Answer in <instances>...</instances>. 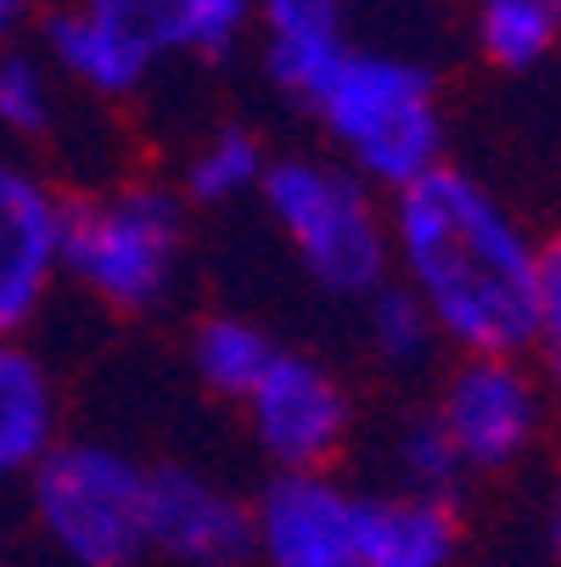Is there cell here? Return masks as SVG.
<instances>
[{
	"label": "cell",
	"instance_id": "obj_13",
	"mask_svg": "<svg viewBox=\"0 0 561 567\" xmlns=\"http://www.w3.org/2000/svg\"><path fill=\"white\" fill-rule=\"evenodd\" d=\"M62 444V388L29 338L0 343V495L23 489Z\"/></svg>",
	"mask_w": 561,
	"mask_h": 567
},
{
	"label": "cell",
	"instance_id": "obj_12",
	"mask_svg": "<svg viewBox=\"0 0 561 567\" xmlns=\"http://www.w3.org/2000/svg\"><path fill=\"white\" fill-rule=\"evenodd\" d=\"M79 7L124 29L157 68L219 62L253 29V0H79Z\"/></svg>",
	"mask_w": 561,
	"mask_h": 567
},
{
	"label": "cell",
	"instance_id": "obj_11",
	"mask_svg": "<svg viewBox=\"0 0 561 567\" xmlns=\"http://www.w3.org/2000/svg\"><path fill=\"white\" fill-rule=\"evenodd\" d=\"M34 45L56 68L62 85L91 102H135L157 79V62L124 29L85 12L79 0H51L34 18Z\"/></svg>",
	"mask_w": 561,
	"mask_h": 567
},
{
	"label": "cell",
	"instance_id": "obj_15",
	"mask_svg": "<svg viewBox=\"0 0 561 567\" xmlns=\"http://www.w3.org/2000/svg\"><path fill=\"white\" fill-rule=\"evenodd\" d=\"M270 146L259 130L248 124H214L180 164V197L186 208H225V203H242L259 197L264 169H270Z\"/></svg>",
	"mask_w": 561,
	"mask_h": 567
},
{
	"label": "cell",
	"instance_id": "obj_14",
	"mask_svg": "<svg viewBox=\"0 0 561 567\" xmlns=\"http://www.w3.org/2000/svg\"><path fill=\"white\" fill-rule=\"evenodd\" d=\"M466 545L460 506L438 495L387 489L371 495L365 517V567H455Z\"/></svg>",
	"mask_w": 561,
	"mask_h": 567
},
{
	"label": "cell",
	"instance_id": "obj_5",
	"mask_svg": "<svg viewBox=\"0 0 561 567\" xmlns=\"http://www.w3.org/2000/svg\"><path fill=\"white\" fill-rule=\"evenodd\" d=\"M152 461L113 439H62L23 483V512L56 567H141Z\"/></svg>",
	"mask_w": 561,
	"mask_h": 567
},
{
	"label": "cell",
	"instance_id": "obj_23",
	"mask_svg": "<svg viewBox=\"0 0 561 567\" xmlns=\"http://www.w3.org/2000/svg\"><path fill=\"white\" fill-rule=\"evenodd\" d=\"M34 18H40V0H0V51L18 45Z\"/></svg>",
	"mask_w": 561,
	"mask_h": 567
},
{
	"label": "cell",
	"instance_id": "obj_1",
	"mask_svg": "<svg viewBox=\"0 0 561 567\" xmlns=\"http://www.w3.org/2000/svg\"><path fill=\"white\" fill-rule=\"evenodd\" d=\"M393 281L433 315L460 360H522L539 343V236L517 208L460 164L387 197Z\"/></svg>",
	"mask_w": 561,
	"mask_h": 567
},
{
	"label": "cell",
	"instance_id": "obj_24",
	"mask_svg": "<svg viewBox=\"0 0 561 567\" xmlns=\"http://www.w3.org/2000/svg\"><path fill=\"white\" fill-rule=\"evenodd\" d=\"M544 550H550V567H561V483L544 501Z\"/></svg>",
	"mask_w": 561,
	"mask_h": 567
},
{
	"label": "cell",
	"instance_id": "obj_16",
	"mask_svg": "<svg viewBox=\"0 0 561 567\" xmlns=\"http://www.w3.org/2000/svg\"><path fill=\"white\" fill-rule=\"evenodd\" d=\"M276 354H281V343L259 327L253 315L219 309V315H202L197 332H191V371H197V382L214 399H236V404H242L259 388V377L270 371Z\"/></svg>",
	"mask_w": 561,
	"mask_h": 567
},
{
	"label": "cell",
	"instance_id": "obj_22",
	"mask_svg": "<svg viewBox=\"0 0 561 567\" xmlns=\"http://www.w3.org/2000/svg\"><path fill=\"white\" fill-rule=\"evenodd\" d=\"M360 0H253V23L264 40H320L349 34V12Z\"/></svg>",
	"mask_w": 561,
	"mask_h": 567
},
{
	"label": "cell",
	"instance_id": "obj_17",
	"mask_svg": "<svg viewBox=\"0 0 561 567\" xmlns=\"http://www.w3.org/2000/svg\"><path fill=\"white\" fill-rule=\"evenodd\" d=\"M477 56L500 73H533L561 45V0H471Z\"/></svg>",
	"mask_w": 561,
	"mask_h": 567
},
{
	"label": "cell",
	"instance_id": "obj_3",
	"mask_svg": "<svg viewBox=\"0 0 561 567\" xmlns=\"http://www.w3.org/2000/svg\"><path fill=\"white\" fill-rule=\"evenodd\" d=\"M259 203L314 292L365 303L393 281L387 197L332 152H276Z\"/></svg>",
	"mask_w": 561,
	"mask_h": 567
},
{
	"label": "cell",
	"instance_id": "obj_21",
	"mask_svg": "<svg viewBox=\"0 0 561 567\" xmlns=\"http://www.w3.org/2000/svg\"><path fill=\"white\" fill-rule=\"evenodd\" d=\"M539 382L550 404H561V230L539 241Z\"/></svg>",
	"mask_w": 561,
	"mask_h": 567
},
{
	"label": "cell",
	"instance_id": "obj_8",
	"mask_svg": "<svg viewBox=\"0 0 561 567\" xmlns=\"http://www.w3.org/2000/svg\"><path fill=\"white\" fill-rule=\"evenodd\" d=\"M371 495L337 472H270L253 495L259 567H365Z\"/></svg>",
	"mask_w": 561,
	"mask_h": 567
},
{
	"label": "cell",
	"instance_id": "obj_25",
	"mask_svg": "<svg viewBox=\"0 0 561 567\" xmlns=\"http://www.w3.org/2000/svg\"><path fill=\"white\" fill-rule=\"evenodd\" d=\"M0 567H7V550H0Z\"/></svg>",
	"mask_w": 561,
	"mask_h": 567
},
{
	"label": "cell",
	"instance_id": "obj_9",
	"mask_svg": "<svg viewBox=\"0 0 561 567\" xmlns=\"http://www.w3.org/2000/svg\"><path fill=\"white\" fill-rule=\"evenodd\" d=\"M67 192L23 152H0V343L29 338L62 281Z\"/></svg>",
	"mask_w": 561,
	"mask_h": 567
},
{
	"label": "cell",
	"instance_id": "obj_10",
	"mask_svg": "<svg viewBox=\"0 0 561 567\" xmlns=\"http://www.w3.org/2000/svg\"><path fill=\"white\" fill-rule=\"evenodd\" d=\"M146 550L169 567H242L253 561V501L186 461L152 466Z\"/></svg>",
	"mask_w": 561,
	"mask_h": 567
},
{
	"label": "cell",
	"instance_id": "obj_7",
	"mask_svg": "<svg viewBox=\"0 0 561 567\" xmlns=\"http://www.w3.org/2000/svg\"><path fill=\"white\" fill-rule=\"evenodd\" d=\"M248 433L270 472H332L354 439V393L349 382L303 349H281L259 388L242 399Z\"/></svg>",
	"mask_w": 561,
	"mask_h": 567
},
{
	"label": "cell",
	"instance_id": "obj_4",
	"mask_svg": "<svg viewBox=\"0 0 561 567\" xmlns=\"http://www.w3.org/2000/svg\"><path fill=\"white\" fill-rule=\"evenodd\" d=\"M191 208L175 186L118 181L67 197L62 281L113 315H152L175 298L186 265Z\"/></svg>",
	"mask_w": 561,
	"mask_h": 567
},
{
	"label": "cell",
	"instance_id": "obj_19",
	"mask_svg": "<svg viewBox=\"0 0 561 567\" xmlns=\"http://www.w3.org/2000/svg\"><path fill=\"white\" fill-rule=\"evenodd\" d=\"M360 309H365V343H371V354H376L387 371H416V365L433 360L438 327H433V315L416 303L411 287L387 281V287H376Z\"/></svg>",
	"mask_w": 561,
	"mask_h": 567
},
{
	"label": "cell",
	"instance_id": "obj_2",
	"mask_svg": "<svg viewBox=\"0 0 561 567\" xmlns=\"http://www.w3.org/2000/svg\"><path fill=\"white\" fill-rule=\"evenodd\" d=\"M264 79L326 135L332 157L349 164L382 197L416 186L444 164V96L438 73L393 45L354 34L264 40Z\"/></svg>",
	"mask_w": 561,
	"mask_h": 567
},
{
	"label": "cell",
	"instance_id": "obj_6",
	"mask_svg": "<svg viewBox=\"0 0 561 567\" xmlns=\"http://www.w3.org/2000/svg\"><path fill=\"white\" fill-rule=\"evenodd\" d=\"M427 411L455 444L466 477H484V472H511L544 439L550 393L528 360L484 354V360H455Z\"/></svg>",
	"mask_w": 561,
	"mask_h": 567
},
{
	"label": "cell",
	"instance_id": "obj_18",
	"mask_svg": "<svg viewBox=\"0 0 561 567\" xmlns=\"http://www.w3.org/2000/svg\"><path fill=\"white\" fill-rule=\"evenodd\" d=\"M67 85L56 68L40 56L34 40H18L0 51V135L18 146H45L62 130V102Z\"/></svg>",
	"mask_w": 561,
	"mask_h": 567
},
{
	"label": "cell",
	"instance_id": "obj_20",
	"mask_svg": "<svg viewBox=\"0 0 561 567\" xmlns=\"http://www.w3.org/2000/svg\"><path fill=\"white\" fill-rule=\"evenodd\" d=\"M387 461H393V477L405 495H438V501H455V489L466 483V466L455 455V444L444 439L438 416L433 411H416L393 427V444H387Z\"/></svg>",
	"mask_w": 561,
	"mask_h": 567
}]
</instances>
